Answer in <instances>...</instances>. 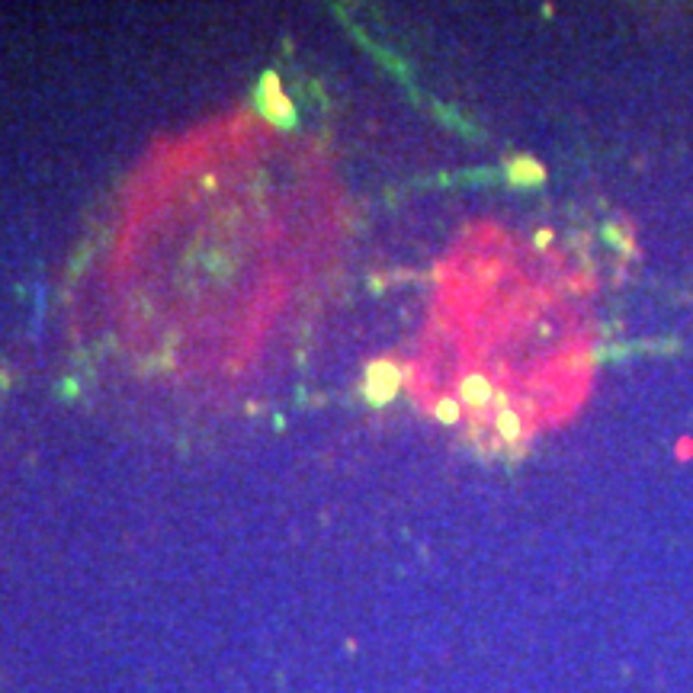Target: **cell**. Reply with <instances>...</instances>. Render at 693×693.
<instances>
[{
	"label": "cell",
	"instance_id": "obj_3",
	"mask_svg": "<svg viewBox=\"0 0 693 693\" xmlns=\"http://www.w3.org/2000/svg\"><path fill=\"white\" fill-rule=\"evenodd\" d=\"M440 418L453 421V418H456V405H450V402H446V405H440Z\"/></svg>",
	"mask_w": 693,
	"mask_h": 693
},
{
	"label": "cell",
	"instance_id": "obj_2",
	"mask_svg": "<svg viewBox=\"0 0 693 693\" xmlns=\"http://www.w3.org/2000/svg\"><path fill=\"white\" fill-rule=\"evenodd\" d=\"M677 456H681V459H687V456H693V440H681V443H677Z\"/></svg>",
	"mask_w": 693,
	"mask_h": 693
},
{
	"label": "cell",
	"instance_id": "obj_1",
	"mask_svg": "<svg viewBox=\"0 0 693 693\" xmlns=\"http://www.w3.org/2000/svg\"><path fill=\"white\" fill-rule=\"evenodd\" d=\"M511 177L514 180H539V177H543V171H539V164H533V161H517L511 167Z\"/></svg>",
	"mask_w": 693,
	"mask_h": 693
}]
</instances>
